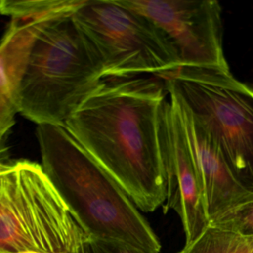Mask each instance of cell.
<instances>
[{
	"label": "cell",
	"instance_id": "52a82bcc",
	"mask_svg": "<svg viewBox=\"0 0 253 253\" xmlns=\"http://www.w3.org/2000/svg\"><path fill=\"white\" fill-rule=\"evenodd\" d=\"M150 20L169 40L181 66L229 69L215 0H117Z\"/></svg>",
	"mask_w": 253,
	"mask_h": 253
},
{
	"label": "cell",
	"instance_id": "8fae6325",
	"mask_svg": "<svg viewBox=\"0 0 253 253\" xmlns=\"http://www.w3.org/2000/svg\"><path fill=\"white\" fill-rule=\"evenodd\" d=\"M178 253H253V236L209 226Z\"/></svg>",
	"mask_w": 253,
	"mask_h": 253
},
{
	"label": "cell",
	"instance_id": "30bf717a",
	"mask_svg": "<svg viewBox=\"0 0 253 253\" xmlns=\"http://www.w3.org/2000/svg\"><path fill=\"white\" fill-rule=\"evenodd\" d=\"M73 13L58 12L30 18H11L0 40V136L15 124L17 95L34 41L50 21Z\"/></svg>",
	"mask_w": 253,
	"mask_h": 253
},
{
	"label": "cell",
	"instance_id": "9a60e30c",
	"mask_svg": "<svg viewBox=\"0 0 253 253\" xmlns=\"http://www.w3.org/2000/svg\"><path fill=\"white\" fill-rule=\"evenodd\" d=\"M9 160V147L7 145L6 137L0 136V162Z\"/></svg>",
	"mask_w": 253,
	"mask_h": 253
},
{
	"label": "cell",
	"instance_id": "277c9868",
	"mask_svg": "<svg viewBox=\"0 0 253 253\" xmlns=\"http://www.w3.org/2000/svg\"><path fill=\"white\" fill-rule=\"evenodd\" d=\"M84 235L41 164L0 162V251L76 253Z\"/></svg>",
	"mask_w": 253,
	"mask_h": 253
},
{
	"label": "cell",
	"instance_id": "6da1fadb",
	"mask_svg": "<svg viewBox=\"0 0 253 253\" xmlns=\"http://www.w3.org/2000/svg\"><path fill=\"white\" fill-rule=\"evenodd\" d=\"M164 90L152 77L105 80L62 126L145 212L162 206L167 196Z\"/></svg>",
	"mask_w": 253,
	"mask_h": 253
},
{
	"label": "cell",
	"instance_id": "4fadbf2b",
	"mask_svg": "<svg viewBox=\"0 0 253 253\" xmlns=\"http://www.w3.org/2000/svg\"><path fill=\"white\" fill-rule=\"evenodd\" d=\"M211 226L253 236V193L244 201L211 219Z\"/></svg>",
	"mask_w": 253,
	"mask_h": 253
},
{
	"label": "cell",
	"instance_id": "8992f818",
	"mask_svg": "<svg viewBox=\"0 0 253 253\" xmlns=\"http://www.w3.org/2000/svg\"><path fill=\"white\" fill-rule=\"evenodd\" d=\"M71 17L94 51L105 80L143 74L160 79L181 66L166 36L117 0H85Z\"/></svg>",
	"mask_w": 253,
	"mask_h": 253
},
{
	"label": "cell",
	"instance_id": "7c38bea8",
	"mask_svg": "<svg viewBox=\"0 0 253 253\" xmlns=\"http://www.w3.org/2000/svg\"><path fill=\"white\" fill-rule=\"evenodd\" d=\"M85 0L52 1H0V14L10 18H30L49 13L75 12Z\"/></svg>",
	"mask_w": 253,
	"mask_h": 253
},
{
	"label": "cell",
	"instance_id": "3957f363",
	"mask_svg": "<svg viewBox=\"0 0 253 253\" xmlns=\"http://www.w3.org/2000/svg\"><path fill=\"white\" fill-rule=\"evenodd\" d=\"M72 15L47 23L36 37L27 60L17 112L37 126H62L105 81L101 65Z\"/></svg>",
	"mask_w": 253,
	"mask_h": 253
},
{
	"label": "cell",
	"instance_id": "2e32d148",
	"mask_svg": "<svg viewBox=\"0 0 253 253\" xmlns=\"http://www.w3.org/2000/svg\"><path fill=\"white\" fill-rule=\"evenodd\" d=\"M0 253H13V252H7V251H0Z\"/></svg>",
	"mask_w": 253,
	"mask_h": 253
},
{
	"label": "cell",
	"instance_id": "5bb4252c",
	"mask_svg": "<svg viewBox=\"0 0 253 253\" xmlns=\"http://www.w3.org/2000/svg\"><path fill=\"white\" fill-rule=\"evenodd\" d=\"M76 253H149L127 242L84 235Z\"/></svg>",
	"mask_w": 253,
	"mask_h": 253
},
{
	"label": "cell",
	"instance_id": "5b68a950",
	"mask_svg": "<svg viewBox=\"0 0 253 253\" xmlns=\"http://www.w3.org/2000/svg\"><path fill=\"white\" fill-rule=\"evenodd\" d=\"M160 79L209 131L239 183L253 191V87L219 68L180 66Z\"/></svg>",
	"mask_w": 253,
	"mask_h": 253
},
{
	"label": "cell",
	"instance_id": "7a4b0ae2",
	"mask_svg": "<svg viewBox=\"0 0 253 253\" xmlns=\"http://www.w3.org/2000/svg\"><path fill=\"white\" fill-rule=\"evenodd\" d=\"M36 135L41 166L85 235L159 253L156 234L127 194L63 126H37Z\"/></svg>",
	"mask_w": 253,
	"mask_h": 253
},
{
	"label": "cell",
	"instance_id": "ba28073f",
	"mask_svg": "<svg viewBox=\"0 0 253 253\" xmlns=\"http://www.w3.org/2000/svg\"><path fill=\"white\" fill-rule=\"evenodd\" d=\"M161 141L167 184L165 211L171 209L179 215L189 244L210 226L211 219L180 107L171 96L162 109Z\"/></svg>",
	"mask_w": 253,
	"mask_h": 253
},
{
	"label": "cell",
	"instance_id": "9c48e42d",
	"mask_svg": "<svg viewBox=\"0 0 253 253\" xmlns=\"http://www.w3.org/2000/svg\"><path fill=\"white\" fill-rule=\"evenodd\" d=\"M177 103L202 182L208 214L211 219L246 200L253 191L239 183L209 131L178 101Z\"/></svg>",
	"mask_w": 253,
	"mask_h": 253
}]
</instances>
